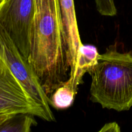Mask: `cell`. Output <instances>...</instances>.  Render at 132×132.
Masks as SVG:
<instances>
[{"instance_id":"7","label":"cell","mask_w":132,"mask_h":132,"mask_svg":"<svg viewBox=\"0 0 132 132\" xmlns=\"http://www.w3.org/2000/svg\"><path fill=\"white\" fill-rule=\"evenodd\" d=\"M100 54L97 48L92 45L82 44L79 50L76 69L73 75L64 82V85L70 87L77 92L78 86L81 83L82 77L86 73L90 74L97 63Z\"/></svg>"},{"instance_id":"3","label":"cell","mask_w":132,"mask_h":132,"mask_svg":"<svg viewBox=\"0 0 132 132\" xmlns=\"http://www.w3.org/2000/svg\"><path fill=\"white\" fill-rule=\"evenodd\" d=\"M0 58L5 63L30 96L39 104L53 121L55 117L47 95L28 61L24 57L8 32L0 24Z\"/></svg>"},{"instance_id":"10","label":"cell","mask_w":132,"mask_h":132,"mask_svg":"<svg viewBox=\"0 0 132 132\" xmlns=\"http://www.w3.org/2000/svg\"><path fill=\"white\" fill-rule=\"evenodd\" d=\"M96 8L99 14L104 16H114L117 10L114 0H95Z\"/></svg>"},{"instance_id":"2","label":"cell","mask_w":132,"mask_h":132,"mask_svg":"<svg viewBox=\"0 0 132 132\" xmlns=\"http://www.w3.org/2000/svg\"><path fill=\"white\" fill-rule=\"evenodd\" d=\"M92 77L90 99L103 108L117 112L132 106V54L112 46L100 54Z\"/></svg>"},{"instance_id":"5","label":"cell","mask_w":132,"mask_h":132,"mask_svg":"<svg viewBox=\"0 0 132 132\" xmlns=\"http://www.w3.org/2000/svg\"><path fill=\"white\" fill-rule=\"evenodd\" d=\"M27 113L54 122L0 58V114Z\"/></svg>"},{"instance_id":"6","label":"cell","mask_w":132,"mask_h":132,"mask_svg":"<svg viewBox=\"0 0 132 132\" xmlns=\"http://www.w3.org/2000/svg\"><path fill=\"white\" fill-rule=\"evenodd\" d=\"M59 3L67 45L70 78L75 72L79 50L82 43L79 32L74 0H59Z\"/></svg>"},{"instance_id":"8","label":"cell","mask_w":132,"mask_h":132,"mask_svg":"<svg viewBox=\"0 0 132 132\" xmlns=\"http://www.w3.org/2000/svg\"><path fill=\"white\" fill-rule=\"evenodd\" d=\"M34 117L27 113L14 115L0 125V132H30L32 126L37 125Z\"/></svg>"},{"instance_id":"4","label":"cell","mask_w":132,"mask_h":132,"mask_svg":"<svg viewBox=\"0 0 132 132\" xmlns=\"http://www.w3.org/2000/svg\"><path fill=\"white\" fill-rule=\"evenodd\" d=\"M35 0H4L0 5V24L28 61Z\"/></svg>"},{"instance_id":"9","label":"cell","mask_w":132,"mask_h":132,"mask_svg":"<svg viewBox=\"0 0 132 132\" xmlns=\"http://www.w3.org/2000/svg\"><path fill=\"white\" fill-rule=\"evenodd\" d=\"M77 93L70 87L63 84L50 96V105L57 110L70 108L73 104Z\"/></svg>"},{"instance_id":"11","label":"cell","mask_w":132,"mask_h":132,"mask_svg":"<svg viewBox=\"0 0 132 132\" xmlns=\"http://www.w3.org/2000/svg\"><path fill=\"white\" fill-rule=\"evenodd\" d=\"M99 131L119 132L121 131V129H120L119 126L118 124H117V122H110V123L106 124V125L102 128L101 130Z\"/></svg>"},{"instance_id":"13","label":"cell","mask_w":132,"mask_h":132,"mask_svg":"<svg viewBox=\"0 0 132 132\" xmlns=\"http://www.w3.org/2000/svg\"><path fill=\"white\" fill-rule=\"evenodd\" d=\"M3 1H4V0H0V5H1V3H2Z\"/></svg>"},{"instance_id":"12","label":"cell","mask_w":132,"mask_h":132,"mask_svg":"<svg viewBox=\"0 0 132 132\" xmlns=\"http://www.w3.org/2000/svg\"><path fill=\"white\" fill-rule=\"evenodd\" d=\"M15 115V114H14ZM14 116V115L11 114H0V125H2L6 119L10 117L11 116Z\"/></svg>"},{"instance_id":"1","label":"cell","mask_w":132,"mask_h":132,"mask_svg":"<svg viewBox=\"0 0 132 132\" xmlns=\"http://www.w3.org/2000/svg\"><path fill=\"white\" fill-rule=\"evenodd\" d=\"M28 63L49 97L69 78L59 0H35Z\"/></svg>"}]
</instances>
